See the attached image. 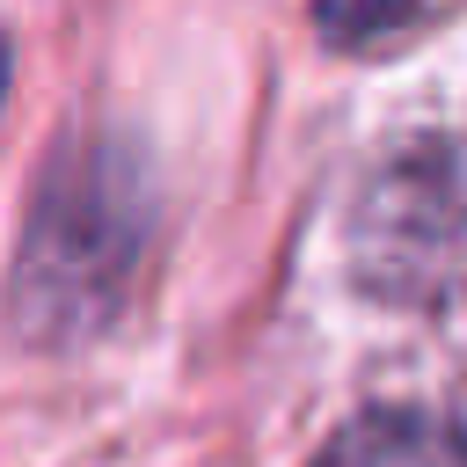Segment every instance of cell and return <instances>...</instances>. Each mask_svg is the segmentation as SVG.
I'll list each match as a JSON object with an SVG mask.
<instances>
[{
    "label": "cell",
    "mask_w": 467,
    "mask_h": 467,
    "mask_svg": "<svg viewBox=\"0 0 467 467\" xmlns=\"http://www.w3.org/2000/svg\"><path fill=\"white\" fill-rule=\"evenodd\" d=\"M124 248H131V219L117 212V175H102V168H51L44 204L29 219L22 270H15L22 321L44 328V336L80 328L88 306H102L117 292Z\"/></svg>",
    "instance_id": "obj_1"
},
{
    "label": "cell",
    "mask_w": 467,
    "mask_h": 467,
    "mask_svg": "<svg viewBox=\"0 0 467 467\" xmlns=\"http://www.w3.org/2000/svg\"><path fill=\"white\" fill-rule=\"evenodd\" d=\"M321 467H467V431L416 409H372L328 438Z\"/></svg>",
    "instance_id": "obj_2"
},
{
    "label": "cell",
    "mask_w": 467,
    "mask_h": 467,
    "mask_svg": "<svg viewBox=\"0 0 467 467\" xmlns=\"http://www.w3.org/2000/svg\"><path fill=\"white\" fill-rule=\"evenodd\" d=\"M409 7H416V0H321L314 15H321V29H328V44H372V36H387Z\"/></svg>",
    "instance_id": "obj_3"
}]
</instances>
